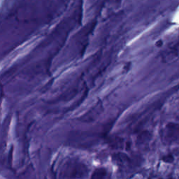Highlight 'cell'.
Listing matches in <instances>:
<instances>
[]
</instances>
